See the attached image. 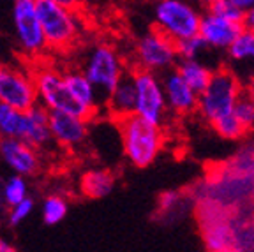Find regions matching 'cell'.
<instances>
[{
    "label": "cell",
    "mask_w": 254,
    "mask_h": 252,
    "mask_svg": "<svg viewBox=\"0 0 254 252\" xmlns=\"http://www.w3.org/2000/svg\"><path fill=\"white\" fill-rule=\"evenodd\" d=\"M199 2H201V4L205 5V7H208V5L214 4V2H217V0H199Z\"/></svg>",
    "instance_id": "35"
},
{
    "label": "cell",
    "mask_w": 254,
    "mask_h": 252,
    "mask_svg": "<svg viewBox=\"0 0 254 252\" xmlns=\"http://www.w3.org/2000/svg\"><path fill=\"white\" fill-rule=\"evenodd\" d=\"M12 27L18 44L28 57H39L48 48L37 16L36 0L12 2Z\"/></svg>",
    "instance_id": "10"
},
{
    "label": "cell",
    "mask_w": 254,
    "mask_h": 252,
    "mask_svg": "<svg viewBox=\"0 0 254 252\" xmlns=\"http://www.w3.org/2000/svg\"><path fill=\"white\" fill-rule=\"evenodd\" d=\"M201 12L189 0H155L154 23L175 43L198 34Z\"/></svg>",
    "instance_id": "5"
},
{
    "label": "cell",
    "mask_w": 254,
    "mask_h": 252,
    "mask_svg": "<svg viewBox=\"0 0 254 252\" xmlns=\"http://www.w3.org/2000/svg\"><path fill=\"white\" fill-rule=\"evenodd\" d=\"M242 23L226 20V18H221V16L214 14V12L206 11L201 12L198 36L205 41V44L210 50L226 52L228 46L233 43V39L238 36V32L242 30Z\"/></svg>",
    "instance_id": "13"
},
{
    "label": "cell",
    "mask_w": 254,
    "mask_h": 252,
    "mask_svg": "<svg viewBox=\"0 0 254 252\" xmlns=\"http://www.w3.org/2000/svg\"><path fill=\"white\" fill-rule=\"evenodd\" d=\"M28 182L23 175H11L7 180L2 184V197H4V205L11 206L18 201L25 199L28 196Z\"/></svg>",
    "instance_id": "24"
},
{
    "label": "cell",
    "mask_w": 254,
    "mask_h": 252,
    "mask_svg": "<svg viewBox=\"0 0 254 252\" xmlns=\"http://www.w3.org/2000/svg\"><path fill=\"white\" fill-rule=\"evenodd\" d=\"M163 74L164 76L161 78V83H163L170 111H173L177 115H189L192 111H196L198 92H194L184 81V78L177 72V69H170V71L163 72Z\"/></svg>",
    "instance_id": "14"
},
{
    "label": "cell",
    "mask_w": 254,
    "mask_h": 252,
    "mask_svg": "<svg viewBox=\"0 0 254 252\" xmlns=\"http://www.w3.org/2000/svg\"><path fill=\"white\" fill-rule=\"evenodd\" d=\"M132 79H134L136 88L134 113L155 126L163 127L168 119L170 108H168L161 78L155 72L136 69L132 72Z\"/></svg>",
    "instance_id": "7"
},
{
    "label": "cell",
    "mask_w": 254,
    "mask_h": 252,
    "mask_svg": "<svg viewBox=\"0 0 254 252\" xmlns=\"http://www.w3.org/2000/svg\"><path fill=\"white\" fill-rule=\"evenodd\" d=\"M0 103L25 111L39 103L32 71L18 65L0 63Z\"/></svg>",
    "instance_id": "9"
},
{
    "label": "cell",
    "mask_w": 254,
    "mask_h": 252,
    "mask_svg": "<svg viewBox=\"0 0 254 252\" xmlns=\"http://www.w3.org/2000/svg\"><path fill=\"white\" fill-rule=\"evenodd\" d=\"M212 127H214L215 132L224 139H238L246 134L244 126L238 122V119L233 113H230V115H226V117H222V119L215 120V122L212 124Z\"/></svg>",
    "instance_id": "26"
},
{
    "label": "cell",
    "mask_w": 254,
    "mask_h": 252,
    "mask_svg": "<svg viewBox=\"0 0 254 252\" xmlns=\"http://www.w3.org/2000/svg\"><path fill=\"white\" fill-rule=\"evenodd\" d=\"M115 182L117 178L111 171L104 168H90L81 173L78 189L79 194L88 199H101L115 189Z\"/></svg>",
    "instance_id": "18"
},
{
    "label": "cell",
    "mask_w": 254,
    "mask_h": 252,
    "mask_svg": "<svg viewBox=\"0 0 254 252\" xmlns=\"http://www.w3.org/2000/svg\"><path fill=\"white\" fill-rule=\"evenodd\" d=\"M0 161L16 175L36 177L43 168L41 154L21 138H0Z\"/></svg>",
    "instance_id": "11"
},
{
    "label": "cell",
    "mask_w": 254,
    "mask_h": 252,
    "mask_svg": "<svg viewBox=\"0 0 254 252\" xmlns=\"http://www.w3.org/2000/svg\"><path fill=\"white\" fill-rule=\"evenodd\" d=\"M53 2H57V4H62L65 5V7H78L79 0H53Z\"/></svg>",
    "instance_id": "34"
},
{
    "label": "cell",
    "mask_w": 254,
    "mask_h": 252,
    "mask_svg": "<svg viewBox=\"0 0 254 252\" xmlns=\"http://www.w3.org/2000/svg\"><path fill=\"white\" fill-rule=\"evenodd\" d=\"M90 122L76 115L62 113V111H50V132L53 143L64 150L74 152L81 148L88 138Z\"/></svg>",
    "instance_id": "12"
},
{
    "label": "cell",
    "mask_w": 254,
    "mask_h": 252,
    "mask_svg": "<svg viewBox=\"0 0 254 252\" xmlns=\"http://www.w3.org/2000/svg\"><path fill=\"white\" fill-rule=\"evenodd\" d=\"M175 46H177V55H179V59H203V55L210 50L198 34L177 41Z\"/></svg>",
    "instance_id": "25"
},
{
    "label": "cell",
    "mask_w": 254,
    "mask_h": 252,
    "mask_svg": "<svg viewBox=\"0 0 254 252\" xmlns=\"http://www.w3.org/2000/svg\"><path fill=\"white\" fill-rule=\"evenodd\" d=\"M23 111L0 103V138H21Z\"/></svg>",
    "instance_id": "23"
},
{
    "label": "cell",
    "mask_w": 254,
    "mask_h": 252,
    "mask_svg": "<svg viewBox=\"0 0 254 252\" xmlns=\"http://www.w3.org/2000/svg\"><path fill=\"white\" fill-rule=\"evenodd\" d=\"M81 71L104 99L126 74V67L115 48L103 43L88 52Z\"/></svg>",
    "instance_id": "6"
},
{
    "label": "cell",
    "mask_w": 254,
    "mask_h": 252,
    "mask_svg": "<svg viewBox=\"0 0 254 252\" xmlns=\"http://www.w3.org/2000/svg\"><path fill=\"white\" fill-rule=\"evenodd\" d=\"M134 59L138 69L163 74L173 69L179 60V55H177L175 41L155 28V30L143 34L138 39L134 48Z\"/></svg>",
    "instance_id": "8"
},
{
    "label": "cell",
    "mask_w": 254,
    "mask_h": 252,
    "mask_svg": "<svg viewBox=\"0 0 254 252\" xmlns=\"http://www.w3.org/2000/svg\"><path fill=\"white\" fill-rule=\"evenodd\" d=\"M115 126L124 157L134 168H148L154 164L164 146L163 127L141 119L136 113L115 119Z\"/></svg>",
    "instance_id": "1"
},
{
    "label": "cell",
    "mask_w": 254,
    "mask_h": 252,
    "mask_svg": "<svg viewBox=\"0 0 254 252\" xmlns=\"http://www.w3.org/2000/svg\"><path fill=\"white\" fill-rule=\"evenodd\" d=\"M12 251H14V245L5 240V238H0V252H12Z\"/></svg>",
    "instance_id": "33"
},
{
    "label": "cell",
    "mask_w": 254,
    "mask_h": 252,
    "mask_svg": "<svg viewBox=\"0 0 254 252\" xmlns=\"http://www.w3.org/2000/svg\"><path fill=\"white\" fill-rule=\"evenodd\" d=\"M4 197H2V184H0V210L4 208Z\"/></svg>",
    "instance_id": "36"
},
{
    "label": "cell",
    "mask_w": 254,
    "mask_h": 252,
    "mask_svg": "<svg viewBox=\"0 0 254 252\" xmlns=\"http://www.w3.org/2000/svg\"><path fill=\"white\" fill-rule=\"evenodd\" d=\"M21 139L36 146L37 150H44L52 145V132H50V111L37 103L36 106L23 111V132Z\"/></svg>",
    "instance_id": "15"
},
{
    "label": "cell",
    "mask_w": 254,
    "mask_h": 252,
    "mask_svg": "<svg viewBox=\"0 0 254 252\" xmlns=\"http://www.w3.org/2000/svg\"><path fill=\"white\" fill-rule=\"evenodd\" d=\"M233 115L238 119V122L242 124L244 129L251 130L254 127V99L242 95L237 99L233 108Z\"/></svg>",
    "instance_id": "28"
},
{
    "label": "cell",
    "mask_w": 254,
    "mask_h": 252,
    "mask_svg": "<svg viewBox=\"0 0 254 252\" xmlns=\"http://www.w3.org/2000/svg\"><path fill=\"white\" fill-rule=\"evenodd\" d=\"M206 11L214 12V14L221 16V18H226V20L237 21V23H242L244 21V11L240 7H237L231 0H217V2L208 5Z\"/></svg>",
    "instance_id": "29"
},
{
    "label": "cell",
    "mask_w": 254,
    "mask_h": 252,
    "mask_svg": "<svg viewBox=\"0 0 254 252\" xmlns=\"http://www.w3.org/2000/svg\"><path fill=\"white\" fill-rule=\"evenodd\" d=\"M67 210H69L67 197L59 192L48 194L43 199V206H41L44 224L55 226L59 222H62L65 219V215H67Z\"/></svg>",
    "instance_id": "22"
},
{
    "label": "cell",
    "mask_w": 254,
    "mask_h": 252,
    "mask_svg": "<svg viewBox=\"0 0 254 252\" xmlns=\"http://www.w3.org/2000/svg\"><path fill=\"white\" fill-rule=\"evenodd\" d=\"M228 57L233 62H253L254 63V32L244 27L238 32L233 43L228 46Z\"/></svg>",
    "instance_id": "21"
},
{
    "label": "cell",
    "mask_w": 254,
    "mask_h": 252,
    "mask_svg": "<svg viewBox=\"0 0 254 252\" xmlns=\"http://www.w3.org/2000/svg\"><path fill=\"white\" fill-rule=\"evenodd\" d=\"M64 79H65V85H67L71 95L79 104H83L85 108L94 111L95 115L99 113L101 94L95 90V87L90 83V79L83 74V71L69 69V71L64 72Z\"/></svg>",
    "instance_id": "19"
},
{
    "label": "cell",
    "mask_w": 254,
    "mask_h": 252,
    "mask_svg": "<svg viewBox=\"0 0 254 252\" xmlns=\"http://www.w3.org/2000/svg\"><path fill=\"white\" fill-rule=\"evenodd\" d=\"M177 72L184 78V81L189 85L194 92H201L212 76V69L201 59H179L177 63Z\"/></svg>",
    "instance_id": "20"
},
{
    "label": "cell",
    "mask_w": 254,
    "mask_h": 252,
    "mask_svg": "<svg viewBox=\"0 0 254 252\" xmlns=\"http://www.w3.org/2000/svg\"><path fill=\"white\" fill-rule=\"evenodd\" d=\"M240 94L242 88L237 76L228 69H215L212 71L205 88L198 94L196 110L199 111L201 119L212 126L215 120L233 113L235 103Z\"/></svg>",
    "instance_id": "4"
},
{
    "label": "cell",
    "mask_w": 254,
    "mask_h": 252,
    "mask_svg": "<svg viewBox=\"0 0 254 252\" xmlns=\"http://www.w3.org/2000/svg\"><path fill=\"white\" fill-rule=\"evenodd\" d=\"M136 88L132 74H124L122 79L115 85V88L104 97V108L108 115L113 119H120L126 115L134 113Z\"/></svg>",
    "instance_id": "17"
},
{
    "label": "cell",
    "mask_w": 254,
    "mask_h": 252,
    "mask_svg": "<svg viewBox=\"0 0 254 252\" xmlns=\"http://www.w3.org/2000/svg\"><path fill=\"white\" fill-rule=\"evenodd\" d=\"M32 76L36 81L39 104H43L48 111H62V113L76 115V117H81L88 122L97 117L94 111L85 108L83 104H79L72 97L67 85H65L62 71L41 63L39 67L32 71Z\"/></svg>",
    "instance_id": "3"
},
{
    "label": "cell",
    "mask_w": 254,
    "mask_h": 252,
    "mask_svg": "<svg viewBox=\"0 0 254 252\" xmlns=\"http://www.w3.org/2000/svg\"><path fill=\"white\" fill-rule=\"evenodd\" d=\"M180 197L179 192H175V190H168V192H163L159 196V212L161 213H171L177 206L180 205Z\"/></svg>",
    "instance_id": "30"
},
{
    "label": "cell",
    "mask_w": 254,
    "mask_h": 252,
    "mask_svg": "<svg viewBox=\"0 0 254 252\" xmlns=\"http://www.w3.org/2000/svg\"><path fill=\"white\" fill-rule=\"evenodd\" d=\"M244 27L246 28H249V30H253L254 32V7H251V9H247L246 12H244Z\"/></svg>",
    "instance_id": "31"
},
{
    "label": "cell",
    "mask_w": 254,
    "mask_h": 252,
    "mask_svg": "<svg viewBox=\"0 0 254 252\" xmlns=\"http://www.w3.org/2000/svg\"><path fill=\"white\" fill-rule=\"evenodd\" d=\"M34 206H36V201L32 199L30 196H27L25 199L18 201V203L9 206V212H7L9 226L16 228V226H20L21 222L27 221L28 217L32 215V212H34Z\"/></svg>",
    "instance_id": "27"
},
{
    "label": "cell",
    "mask_w": 254,
    "mask_h": 252,
    "mask_svg": "<svg viewBox=\"0 0 254 252\" xmlns=\"http://www.w3.org/2000/svg\"><path fill=\"white\" fill-rule=\"evenodd\" d=\"M36 7L48 48L64 52L78 41L83 27L74 7H65L53 0H36Z\"/></svg>",
    "instance_id": "2"
},
{
    "label": "cell",
    "mask_w": 254,
    "mask_h": 252,
    "mask_svg": "<svg viewBox=\"0 0 254 252\" xmlns=\"http://www.w3.org/2000/svg\"><path fill=\"white\" fill-rule=\"evenodd\" d=\"M237 7H240L244 12L247 11V9H251V7H254V0H231Z\"/></svg>",
    "instance_id": "32"
},
{
    "label": "cell",
    "mask_w": 254,
    "mask_h": 252,
    "mask_svg": "<svg viewBox=\"0 0 254 252\" xmlns=\"http://www.w3.org/2000/svg\"><path fill=\"white\" fill-rule=\"evenodd\" d=\"M203 242L208 251L226 252L235 251V233L233 221L226 215H206L201 221Z\"/></svg>",
    "instance_id": "16"
}]
</instances>
